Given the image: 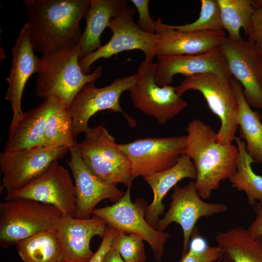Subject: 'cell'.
I'll return each mask as SVG.
<instances>
[{
  "label": "cell",
  "mask_w": 262,
  "mask_h": 262,
  "mask_svg": "<svg viewBox=\"0 0 262 262\" xmlns=\"http://www.w3.org/2000/svg\"><path fill=\"white\" fill-rule=\"evenodd\" d=\"M187 136L138 138L118 144L131 161L133 180L167 169L185 153Z\"/></svg>",
  "instance_id": "14"
},
{
  "label": "cell",
  "mask_w": 262,
  "mask_h": 262,
  "mask_svg": "<svg viewBox=\"0 0 262 262\" xmlns=\"http://www.w3.org/2000/svg\"><path fill=\"white\" fill-rule=\"evenodd\" d=\"M252 6L255 9L262 7V0H252Z\"/></svg>",
  "instance_id": "38"
},
{
  "label": "cell",
  "mask_w": 262,
  "mask_h": 262,
  "mask_svg": "<svg viewBox=\"0 0 262 262\" xmlns=\"http://www.w3.org/2000/svg\"><path fill=\"white\" fill-rule=\"evenodd\" d=\"M131 1L136 8L139 14L137 24L139 28L145 32L155 34L156 24V21L151 18L149 15L148 10L149 1L148 0H131Z\"/></svg>",
  "instance_id": "33"
},
{
  "label": "cell",
  "mask_w": 262,
  "mask_h": 262,
  "mask_svg": "<svg viewBox=\"0 0 262 262\" xmlns=\"http://www.w3.org/2000/svg\"><path fill=\"white\" fill-rule=\"evenodd\" d=\"M185 153L196 169V190L204 199H209L220 182L230 177L236 170L238 150L232 143L222 144L217 132L209 125L194 119L186 128Z\"/></svg>",
  "instance_id": "2"
},
{
  "label": "cell",
  "mask_w": 262,
  "mask_h": 262,
  "mask_svg": "<svg viewBox=\"0 0 262 262\" xmlns=\"http://www.w3.org/2000/svg\"><path fill=\"white\" fill-rule=\"evenodd\" d=\"M77 143L80 156L89 169L103 181L131 187L132 166L126 154L104 124L90 128Z\"/></svg>",
  "instance_id": "5"
},
{
  "label": "cell",
  "mask_w": 262,
  "mask_h": 262,
  "mask_svg": "<svg viewBox=\"0 0 262 262\" xmlns=\"http://www.w3.org/2000/svg\"><path fill=\"white\" fill-rule=\"evenodd\" d=\"M77 142L70 148V157L66 164L70 169L75 188V216L90 218L97 205L104 199L117 202L124 195L116 184L106 183L86 166L79 152Z\"/></svg>",
  "instance_id": "16"
},
{
  "label": "cell",
  "mask_w": 262,
  "mask_h": 262,
  "mask_svg": "<svg viewBox=\"0 0 262 262\" xmlns=\"http://www.w3.org/2000/svg\"><path fill=\"white\" fill-rule=\"evenodd\" d=\"M135 10L128 5L110 21L108 28L112 32L111 39L79 60L80 66L84 74L90 73L91 66L99 59H107L126 50H140L145 58L153 60L152 52L157 35L141 30L133 20Z\"/></svg>",
  "instance_id": "10"
},
{
  "label": "cell",
  "mask_w": 262,
  "mask_h": 262,
  "mask_svg": "<svg viewBox=\"0 0 262 262\" xmlns=\"http://www.w3.org/2000/svg\"><path fill=\"white\" fill-rule=\"evenodd\" d=\"M63 217L55 207L26 198L0 203V246L8 248L36 234L56 231Z\"/></svg>",
  "instance_id": "4"
},
{
  "label": "cell",
  "mask_w": 262,
  "mask_h": 262,
  "mask_svg": "<svg viewBox=\"0 0 262 262\" xmlns=\"http://www.w3.org/2000/svg\"><path fill=\"white\" fill-rule=\"evenodd\" d=\"M239 110L237 123L239 137L246 143V150L254 163H262V123L261 115L253 111L244 97L241 84L232 78Z\"/></svg>",
  "instance_id": "25"
},
{
  "label": "cell",
  "mask_w": 262,
  "mask_h": 262,
  "mask_svg": "<svg viewBox=\"0 0 262 262\" xmlns=\"http://www.w3.org/2000/svg\"><path fill=\"white\" fill-rule=\"evenodd\" d=\"M56 160L25 186L6 192L4 199L26 198L56 208L63 216H75V188L67 169Z\"/></svg>",
  "instance_id": "11"
},
{
  "label": "cell",
  "mask_w": 262,
  "mask_h": 262,
  "mask_svg": "<svg viewBox=\"0 0 262 262\" xmlns=\"http://www.w3.org/2000/svg\"><path fill=\"white\" fill-rule=\"evenodd\" d=\"M12 51V65L6 78L8 86L5 95L13 112L10 125H14L23 116L21 100L24 87L30 77L39 72L41 66V59L34 53L28 22L21 28Z\"/></svg>",
  "instance_id": "17"
},
{
  "label": "cell",
  "mask_w": 262,
  "mask_h": 262,
  "mask_svg": "<svg viewBox=\"0 0 262 262\" xmlns=\"http://www.w3.org/2000/svg\"><path fill=\"white\" fill-rule=\"evenodd\" d=\"M39 72L35 82V93L43 99L53 98L70 107L74 98L88 83H95L101 76L99 66L84 74L79 65V45L42 55Z\"/></svg>",
  "instance_id": "3"
},
{
  "label": "cell",
  "mask_w": 262,
  "mask_h": 262,
  "mask_svg": "<svg viewBox=\"0 0 262 262\" xmlns=\"http://www.w3.org/2000/svg\"><path fill=\"white\" fill-rule=\"evenodd\" d=\"M248 40L255 43L262 50V7L255 9Z\"/></svg>",
  "instance_id": "34"
},
{
  "label": "cell",
  "mask_w": 262,
  "mask_h": 262,
  "mask_svg": "<svg viewBox=\"0 0 262 262\" xmlns=\"http://www.w3.org/2000/svg\"><path fill=\"white\" fill-rule=\"evenodd\" d=\"M231 76L251 107L262 109V50L255 43L226 37L221 46Z\"/></svg>",
  "instance_id": "12"
},
{
  "label": "cell",
  "mask_w": 262,
  "mask_h": 262,
  "mask_svg": "<svg viewBox=\"0 0 262 262\" xmlns=\"http://www.w3.org/2000/svg\"><path fill=\"white\" fill-rule=\"evenodd\" d=\"M232 78L206 73L185 77L180 84L175 87L177 94L180 96L190 90L202 94L209 108L220 120L216 137L222 144L232 143L238 128L237 117L239 105Z\"/></svg>",
  "instance_id": "6"
},
{
  "label": "cell",
  "mask_w": 262,
  "mask_h": 262,
  "mask_svg": "<svg viewBox=\"0 0 262 262\" xmlns=\"http://www.w3.org/2000/svg\"><path fill=\"white\" fill-rule=\"evenodd\" d=\"M111 247L119 253L125 262H144L146 260L143 240L135 235L118 230Z\"/></svg>",
  "instance_id": "31"
},
{
  "label": "cell",
  "mask_w": 262,
  "mask_h": 262,
  "mask_svg": "<svg viewBox=\"0 0 262 262\" xmlns=\"http://www.w3.org/2000/svg\"><path fill=\"white\" fill-rule=\"evenodd\" d=\"M223 254L220 247L208 246L199 233H195L191 237L188 250L178 262H216Z\"/></svg>",
  "instance_id": "32"
},
{
  "label": "cell",
  "mask_w": 262,
  "mask_h": 262,
  "mask_svg": "<svg viewBox=\"0 0 262 262\" xmlns=\"http://www.w3.org/2000/svg\"><path fill=\"white\" fill-rule=\"evenodd\" d=\"M155 33L158 38L152 52V56L196 55L209 52L221 47L226 38L224 30L182 32L172 25L156 21Z\"/></svg>",
  "instance_id": "18"
},
{
  "label": "cell",
  "mask_w": 262,
  "mask_h": 262,
  "mask_svg": "<svg viewBox=\"0 0 262 262\" xmlns=\"http://www.w3.org/2000/svg\"><path fill=\"white\" fill-rule=\"evenodd\" d=\"M63 105L56 99L48 98L24 113L17 122L10 125L4 150L17 151L43 147L48 118Z\"/></svg>",
  "instance_id": "21"
},
{
  "label": "cell",
  "mask_w": 262,
  "mask_h": 262,
  "mask_svg": "<svg viewBox=\"0 0 262 262\" xmlns=\"http://www.w3.org/2000/svg\"><path fill=\"white\" fill-rule=\"evenodd\" d=\"M155 81L160 86L169 85L176 74L185 77L214 73L231 77L221 47L196 55H161L156 57Z\"/></svg>",
  "instance_id": "19"
},
{
  "label": "cell",
  "mask_w": 262,
  "mask_h": 262,
  "mask_svg": "<svg viewBox=\"0 0 262 262\" xmlns=\"http://www.w3.org/2000/svg\"><path fill=\"white\" fill-rule=\"evenodd\" d=\"M60 262H72L66 259H63Z\"/></svg>",
  "instance_id": "39"
},
{
  "label": "cell",
  "mask_w": 262,
  "mask_h": 262,
  "mask_svg": "<svg viewBox=\"0 0 262 262\" xmlns=\"http://www.w3.org/2000/svg\"><path fill=\"white\" fill-rule=\"evenodd\" d=\"M252 207L255 216L247 230L254 237L262 236V203L256 202Z\"/></svg>",
  "instance_id": "36"
},
{
  "label": "cell",
  "mask_w": 262,
  "mask_h": 262,
  "mask_svg": "<svg viewBox=\"0 0 262 262\" xmlns=\"http://www.w3.org/2000/svg\"><path fill=\"white\" fill-rule=\"evenodd\" d=\"M227 210L225 204L204 201L196 190L195 181H191L184 186L174 187L169 208L159 219L156 229L164 231L172 222L179 224L183 231V255L188 250L191 236L198 220Z\"/></svg>",
  "instance_id": "15"
},
{
  "label": "cell",
  "mask_w": 262,
  "mask_h": 262,
  "mask_svg": "<svg viewBox=\"0 0 262 262\" xmlns=\"http://www.w3.org/2000/svg\"><path fill=\"white\" fill-rule=\"evenodd\" d=\"M91 0H25L31 40L42 55L79 44L80 21Z\"/></svg>",
  "instance_id": "1"
},
{
  "label": "cell",
  "mask_w": 262,
  "mask_h": 262,
  "mask_svg": "<svg viewBox=\"0 0 262 262\" xmlns=\"http://www.w3.org/2000/svg\"><path fill=\"white\" fill-rule=\"evenodd\" d=\"M223 27L229 33L228 38L239 40L242 38L240 30L248 36L252 16L255 9L252 0H217Z\"/></svg>",
  "instance_id": "28"
},
{
  "label": "cell",
  "mask_w": 262,
  "mask_h": 262,
  "mask_svg": "<svg viewBox=\"0 0 262 262\" xmlns=\"http://www.w3.org/2000/svg\"><path fill=\"white\" fill-rule=\"evenodd\" d=\"M16 246L23 262H60L63 258L61 242L55 231L36 234Z\"/></svg>",
  "instance_id": "27"
},
{
  "label": "cell",
  "mask_w": 262,
  "mask_h": 262,
  "mask_svg": "<svg viewBox=\"0 0 262 262\" xmlns=\"http://www.w3.org/2000/svg\"><path fill=\"white\" fill-rule=\"evenodd\" d=\"M107 225L96 216L85 219L63 216L55 231L61 242L63 259L88 262L94 254L90 248L91 239L95 236L103 238Z\"/></svg>",
  "instance_id": "20"
},
{
  "label": "cell",
  "mask_w": 262,
  "mask_h": 262,
  "mask_svg": "<svg viewBox=\"0 0 262 262\" xmlns=\"http://www.w3.org/2000/svg\"><path fill=\"white\" fill-rule=\"evenodd\" d=\"M128 5L125 0H91L83 16L86 26L79 43L80 59L102 46L101 34L110 21Z\"/></svg>",
  "instance_id": "23"
},
{
  "label": "cell",
  "mask_w": 262,
  "mask_h": 262,
  "mask_svg": "<svg viewBox=\"0 0 262 262\" xmlns=\"http://www.w3.org/2000/svg\"><path fill=\"white\" fill-rule=\"evenodd\" d=\"M70 148L39 147L0 154L2 187L6 192L17 190L44 173L55 161L64 157Z\"/></svg>",
  "instance_id": "13"
},
{
  "label": "cell",
  "mask_w": 262,
  "mask_h": 262,
  "mask_svg": "<svg viewBox=\"0 0 262 262\" xmlns=\"http://www.w3.org/2000/svg\"><path fill=\"white\" fill-rule=\"evenodd\" d=\"M118 230L107 225L106 231L98 249L88 262H101L102 260L111 248V244Z\"/></svg>",
  "instance_id": "35"
},
{
  "label": "cell",
  "mask_w": 262,
  "mask_h": 262,
  "mask_svg": "<svg viewBox=\"0 0 262 262\" xmlns=\"http://www.w3.org/2000/svg\"><path fill=\"white\" fill-rule=\"evenodd\" d=\"M221 260H219V261H218L216 262H220V261Z\"/></svg>",
  "instance_id": "40"
},
{
  "label": "cell",
  "mask_w": 262,
  "mask_h": 262,
  "mask_svg": "<svg viewBox=\"0 0 262 262\" xmlns=\"http://www.w3.org/2000/svg\"><path fill=\"white\" fill-rule=\"evenodd\" d=\"M101 262H125V261L119 253L111 247L104 256Z\"/></svg>",
  "instance_id": "37"
},
{
  "label": "cell",
  "mask_w": 262,
  "mask_h": 262,
  "mask_svg": "<svg viewBox=\"0 0 262 262\" xmlns=\"http://www.w3.org/2000/svg\"><path fill=\"white\" fill-rule=\"evenodd\" d=\"M198 18L194 22L182 25H172L182 32H199L223 30L220 9L217 0H201Z\"/></svg>",
  "instance_id": "30"
},
{
  "label": "cell",
  "mask_w": 262,
  "mask_h": 262,
  "mask_svg": "<svg viewBox=\"0 0 262 262\" xmlns=\"http://www.w3.org/2000/svg\"><path fill=\"white\" fill-rule=\"evenodd\" d=\"M196 169L191 158L185 153L172 167L143 177L153 192V200L147 206L145 213L146 220L151 226L156 229L160 219L159 216L163 214L165 208L163 200L168 191L182 179L196 180Z\"/></svg>",
  "instance_id": "22"
},
{
  "label": "cell",
  "mask_w": 262,
  "mask_h": 262,
  "mask_svg": "<svg viewBox=\"0 0 262 262\" xmlns=\"http://www.w3.org/2000/svg\"><path fill=\"white\" fill-rule=\"evenodd\" d=\"M224 262H262V236L254 237L247 229L236 227L216 232Z\"/></svg>",
  "instance_id": "24"
},
{
  "label": "cell",
  "mask_w": 262,
  "mask_h": 262,
  "mask_svg": "<svg viewBox=\"0 0 262 262\" xmlns=\"http://www.w3.org/2000/svg\"><path fill=\"white\" fill-rule=\"evenodd\" d=\"M136 74L114 80L103 87H97L95 83H88L79 91L72 101L69 110L72 119V129L75 138L80 133H85L89 128L88 121L97 113L108 110L120 113L131 127L136 124L135 120L122 109L120 98L122 94L130 91L136 82Z\"/></svg>",
  "instance_id": "9"
},
{
  "label": "cell",
  "mask_w": 262,
  "mask_h": 262,
  "mask_svg": "<svg viewBox=\"0 0 262 262\" xmlns=\"http://www.w3.org/2000/svg\"><path fill=\"white\" fill-rule=\"evenodd\" d=\"M234 141L238 155L236 170L229 180L232 187L245 193L248 204L253 206L256 202L262 203V176L253 171L254 162L246 150L245 142L237 136Z\"/></svg>",
  "instance_id": "26"
},
{
  "label": "cell",
  "mask_w": 262,
  "mask_h": 262,
  "mask_svg": "<svg viewBox=\"0 0 262 262\" xmlns=\"http://www.w3.org/2000/svg\"><path fill=\"white\" fill-rule=\"evenodd\" d=\"M156 63L142 61L136 73V82L130 90L133 105L145 114L155 118L161 125L178 115L188 106L175 87L159 86L155 81Z\"/></svg>",
  "instance_id": "7"
},
{
  "label": "cell",
  "mask_w": 262,
  "mask_h": 262,
  "mask_svg": "<svg viewBox=\"0 0 262 262\" xmlns=\"http://www.w3.org/2000/svg\"><path fill=\"white\" fill-rule=\"evenodd\" d=\"M147 207V202L143 198H138L134 202L131 200V187H128L117 202L111 206L95 208L92 214L102 219L107 225L147 241L156 260L160 261L170 234L150 225L145 218Z\"/></svg>",
  "instance_id": "8"
},
{
  "label": "cell",
  "mask_w": 262,
  "mask_h": 262,
  "mask_svg": "<svg viewBox=\"0 0 262 262\" xmlns=\"http://www.w3.org/2000/svg\"><path fill=\"white\" fill-rule=\"evenodd\" d=\"M75 139L69 107L63 105L48 118L43 147H66L70 148L77 143Z\"/></svg>",
  "instance_id": "29"
}]
</instances>
